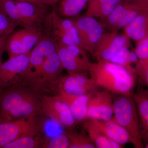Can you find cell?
Segmentation results:
<instances>
[{"instance_id": "1", "label": "cell", "mask_w": 148, "mask_h": 148, "mask_svg": "<svg viewBox=\"0 0 148 148\" xmlns=\"http://www.w3.org/2000/svg\"><path fill=\"white\" fill-rule=\"evenodd\" d=\"M40 93L14 85L0 91V121H9L42 115Z\"/></svg>"}, {"instance_id": "2", "label": "cell", "mask_w": 148, "mask_h": 148, "mask_svg": "<svg viewBox=\"0 0 148 148\" xmlns=\"http://www.w3.org/2000/svg\"><path fill=\"white\" fill-rule=\"evenodd\" d=\"M88 72L98 87L116 95H132L136 75L121 65L98 60L96 63H91Z\"/></svg>"}, {"instance_id": "3", "label": "cell", "mask_w": 148, "mask_h": 148, "mask_svg": "<svg viewBox=\"0 0 148 148\" xmlns=\"http://www.w3.org/2000/svg\"><path fill=\"white\" fill-rule=\"evenodd\" d=\"M113 100L114 120L128 133L136 148H143L140 121L132 95H117Z\"/></svg>"}, {"instance_id": "4", "label": "cell", "mask_w": 148, "mask_h": 148, "mask_svg": "<svg viewBox=\"0 0 148 148\" xmlns=\"http://www.w3.org/2000/svg\"><path fill=\"white\" fill-rule=\"evenodd\" d=\"M57 44L49 34H46L30 52L28 66L21 75L18 83L24 84L33 89L44 62L49 56L56 52Z\"/></svg>"}, {"instance_id": "5", "label": "cell", "mask_w": 148, "mask_h": 148, "mask_svg": "<svg viewBox=\"0 0 148 148\" xmlns=\"http://www.w3.org/2000/svg\"><path fill=\"white\" fill-rule=\"evenodd\" d=\"M47 34L48 22L42 26L24 27L14 31L7 40L5 51L9 58L28 53Z\"/></svg>"}, {"instance_id": "6", "label": "cell", "mask_w": 148, "mask_h": 148, "mask_svg": "<svg viewBox=\"0 0 148 148\" xmlns=\"http://www.w3.org/2000/svg\"><path fill=\"white\" fill-rule=\"evenodd\" d=\"M39 117L0 121V148L18 138L39 135L42 127Z\"/></svg>"}, {"instance_id": "7", "label": "cell", "mask_w": 148, "mask_h": 148, "mask_svg": "<svg viewBox=\"0 0 148 148\" xmlns=\"http://www.w3.org/2000/svg\"><path fill=\"white\" fill-rule=\"evenodd\" d=\"M42 115L49 118L63 128L72 130L77 123L68 105L58 95L40 94Z\"/></svg>"}, {"instance_id": "8", "label": "cell", "mask_w": 148, "mask_h": 148, "mask_svg": "<svg viewBox=\"0 0 148 148\" xmlns=\"http://www.w3.org/2000/svg\"><path fill=\"white\" fill-rule=\"evenodd\" d=\"M71 19L76 28L82 47L93 56L97 44L105 32L101 22L86 15H77Z\"/></svg>"}, {"instance_id": "9", "label": "cell", "mask_w": 148, "mask_h": 148, "mask_svg": "<svg viewBox=\"0 0 148 148\" xmlns=\"http://www.w3.org/2000/svg\"><path fill=\"white\" fill-rule=\"evenodd\" d=\"M49 35L57 44L75 45L82 47L76 28L72 19L60 16L53 7L50 13Z\"/></svg>"}, {"instance_id": "10", "label": "cell", "mask_w": 148, "mask_h": 148, "mask_svg": "<svg viewBox=\"0 0 148 148\" xmlns=\"http://www.w3.org/2000/svg\"><path fill=\"white\" fill-rule=\"evenodd\" d=\"M86 51L79 46L57 44L56 52L68 73L88 72L91 63Z\"/></svg>"}, {"instance_id": "11", "label": "cell", "mask_w": 148, "mask_h": 148, "mask_svg": "<svg viewBox=\"0 0 148 148\" xmlns=\"http://www.w3.org/2000/svg\"><path fill=\"white\" fill-rule=\"evenodd\" d=\"M118 32H104L96 46L94 57L111 62L123 49L130 46L129 38Z\"/></svg>"}, {"instance_id": "12", "label": "cell", "mask_w": 148, "mask_h": 148, "mask_svg": "<svg viewBox=\"0 0 148 148\" xmlns=\"http://www.w3.org/2000/svg\"><path fill=\"white\" fill-rule=\"evenodd\" d=\"M64 68L57 52L49 56L44 62L34 86V90L40 93L41 90H46L47 88L55 91L58 79L62 75Z\"/></svg>"}, {"instance_id": "13", "label": "cell", "mask_w": 148, "mask_h": 148, "mask_svg": "<svg viewBox=\"0 0 148 148\" xmlns=\"http://www.w3.org/2000/svg\"><path fill=\"white\" fill-rule=\"evenodd\" d=\"M30 52L9 58L0 64V90L16 84L28 66Z\"/></svg>"}, {"instance_id": "14", "label": "cell", "mask_w": 148, "mask_h": 148, "mask_svg": "<svg viewBox=\"0 0 148 148\" xmlns=\"http://www.w3.org/2000/svg\"><path fill=\"white\" fill-rule=\"evenodd\" d=\"M146 11H148V0H122L111 12L110 17L118 24V32Z\"/></svg>"}, {"instance_id": "15", "label": "cell", "mask_w": 148, "mask_h": 148, "mask_svg": "<svg viewBox=\"0 0 148 148\" xmlns=\"http://www.w3.org/2000/svg\"><path fill=\"white\" fill-rule=\"evenodd\" d=\"M113 116V105L110 92L105 90L92 93L88 103L86 119L109 121Z\"/></svg>"}, {"instance_id": "16", "label": "cell", "mask_w": 148, "mask_h": 148, "mask_svg": "<svg viewBox=\"0 0 148 148\" xmlns=\"http://www.w3.org/2000/svg\"><path fill=\"white\" fill-rule=\"evenodd\" d=\"M14 1L20 12L24 23V28L42 26L47 24L51 12H49L47 9L49 6Z\"/></svg>"}, {"instance_id": "17", "label": "cell", "mask_w": 148, "mask_h": 148, "mask_svg": "<svg viewBox=\"0 0 148 148\" xmlns=\"http://www.w3.org/2000/svg\"><path fill=\"white\" fill-rule=\"evenodd\" d=\"M88 119L103 135L120 145L123 146L127 143H132V140L127 131L114 120L103 121L95 119Z\"/></svg>"}, {"instance_id": "18", "label": "cell", "mask_w": 148, "mask_h": 148, "mask_svg": "<svg viewBox=\"0 0 148 148\" xmlns=\"http://www.w3.org/2000/svg\"><path fill=\"white\" fill-rule=\"evenodd\" d=\"M56 92L68 105L77 123L86 119L88 103L93 93L74 95L68 94L61 90H58Z\"/></svg>"}, {"instance_id": "19", "label": "cell", "mask_w": 148, "mask_h": 148, "mask_svg": "<svg viewBox=\"0 0 148 148\" xmlns=\"http://www.w3.org/2000/svg\"><path fill=\"white\" fill-rule=\"evenodd\" d=\"M124 34L135 42L148 36V11L135 17L124 27Z\"/></svg>"}, {"instance_id": "20", "label": "cell", "mask_w": 148, "mask_h": 148, "mask_svg": "<svg viewBox=\"0 0 148 148\" xmlns=\"http://www.w3.org/2000/svg\"><path fill=\"white\" fill-rule=\"evenodd\" d=\"M122 0H88L86 15L103 20Z\"/></svg>"}, {"instance_id": "21", "label": "cell", "mask_w": 148, "mask_h": 148, "mask_svg": "<svg viewBox=\"0 0 148 148\" xmlns=\"http://www.w3.org/2000/svg\"><path fill=\"white\" fill-rule=\"evenodd\" d=\"M138 116L140 119L142 138L148 140V92L147 90L140 89L133 95Z\"/></svg>"}, {"instance_id": "22", "label": "cell", "mask_w": 148, "mask_h": 148, "mask_svg": "<svg viewBox=\"0 0 148 148\" xmlns=\"http://www.w3.org/2000/svg\"><path fill=\"white\" fill-rule=\"evenodd\" d=\"M88 2V0H61L53 7L60 16L65 18L73 17L78 15Z\"/></svg>"}, {"instance_id": "23", "label": "cell", "mask_w": 148, "mask_h": 148, "mask_svg": "<svg viewBox=\"0 0 148 148\" xmlns=\"http://www.w3.org/2000/svg\"><path fill=\"white\" fill-rule=\"evenodd\" d=\"M61 90L64 92L74 95L86 94V92L77 82L73 75H61L58 79L55 91Z\"/></svg>"}, {"instance_id": "24", "label": "cell", "mask_w": 148, "mask_h": 148, "mask_svg": "<svg viewBox=\"0 0 148 148\" xmlns=\"http://www.w3.org/2000/svg\"><path fill=\"white\" fill-rule=\"evenodd\" d=\"M84 128L87 132L88 137L95 145V148H111L112 140L107 138L90 123L89 120H85Z\"/></svg>"}, {"instance_id": "25", "label": "cell", "mask_w": 148, "mask_h": 148, "mask_svg": "<svg viewBox=\"0 0 148 148\" xmlns=\"http://www.w3.org/2000/svg\"><path fill=\"white\" fill-rule=\"evenodd\" d=\"M0 13L17 26L24 28V23L19 10L13 0H0Z\"/></svg>"}, {"instance_id": "26", "label": "cell", "mask_w": 148, "mask_h": 148, "mask_svg": "<svg viewBox=\"0 0 148 148\" xmlns=\"http://www.w3.org/2000/svg\"><path fill=\"white\" fill-rule=\"evenodd\" d=\"M44 138L40 134L36 136L22 137L8 143L3 148H41Z\"/></svg>"}, {"instance_id": "27", "label": "cell", "mask_w": 148, "mask_h": 148, "mask_svg": "<svg viewBox=\"0 0 148 148\" xmlns=\"http://www.w3.org/2000/svg\"><path fill=\"white\" fill-rule=\"evenodd\" d=\"M66 133L69 137V148H95L88 136L83 133L73 132L72 130Z\"/></svg>"}, {"instance_id": "28", "label": "cell", "mask_w": 148, "mask_h": 148, "mask_svg": "<svg viewBox=\"0 0 148 148\" xmlns=\"http://www.w3.org/2000/svg\"><path fill=\"white\" fill-rule=\"evenodd\" d=\"M69 139L67 133L58 134L50 138H44L41 148H69Z\"/></svg>"}, {"instance_id": "29", "label": "cell", "mask_w": 148, "mask_h": 148, "mask_svg": "<svg viewBox=\"0 0 148 148\" xmlns=\"http://www.w3.org/2000/svg\"><path fill=\"white\" fill-rule=\"evenodd\" d=\"M88 72L74 73L69 75H73L86 92L88 93H93L98 91V87L94 83L91 78L88 76Z\"/></svg>"}, {"instance_id": "30", "label": "cell", "mask_w": 148, "mask_h": 148, "mask_svg": "<svg viewBox=\"0 0 148 148\" xmlns=\"http://www.w3.org/2000/svg\"><path fill=\"white\" fill-rule=\"evenodd\" d=\"M134 69L135 75L138 77L140 84L148 86V61H142L139 59L135 64Z\"/></svg>"}, {"instance_id": "31", "label": "cell", "mask_w": 148, "mask_h": 148, "mask_svg": "<svg viewBox=\"0 0 148 148\" xmlns=\"http://www.w3.org/2000/svg\"><path fill=\"white\" fill-rule=\"evenodd\" d=\"M135 43L136 46L134 52L138 59L148 61V36Z\"/></svg>"}, {"instance_id": "32", "label": "cell", "mask_w": 148, "mask_h": 148, "mask_svg": "<svg viewBox=\"0 0 148 148\" xmlns=\"http://www.w3.org/2000/svg\"><path fill=\"white\" fill-rule=\"evenodd\" d=\"M17 27L8 18L0 13V37L9 36Z\"/></svg>"}, {"instance_id": "33", "label": "cell", "mask_w": 148, "mask_h": 148, "mask_svg": "<svg viewBox=\"0 0 148 148\" xmlns=\"http://www.w3.org/2000/svg\"><path fill=\"white\" fill-rule=\"evenodd\" d=\"M9 36L0 37V64L2 63V56L4 51L5 50L6 43Z\"/></svg>"}, {"instance_id": "34", "label": "cell", "mask_w": 148, "mask_h": 148, "mask_svg": "<svg viewBox=\"0 0 148 148\" xmlns=\"http://www.w3.org/2000/svg\"><path fill=\"white\" fill-rule=\"evenodd\" d=\"M44 4L48 6H51L52 7H55L57 5L61 0H41Z\"/></svg>"}, {"instance_id": "35", "label": "cell", "mask_w": 148, "mask_h": 148, "mask_svg": "<svg viewBox=\"0 0 148 148\" xmlns=\"http://www.w3.org/2000/svg\"><path fill=\"white\" fill-rule=\"evenodd\" d=\"M14 1H18L26 2L38 5H45L43 3L41 0H14Z\"/></svg>"}, {"instance_id": "36", "label": "cell", "mask_w": 148, "mask_h": 148, "mask_svg": "<svg viewBox=\"0 0 148 148\" xmlns=\"http://www.w3.org/2000/svg\"><path fill=\"white\" fill-rule=\"evenodd\" d=\"M0 91H1V90H0Z\"/></svg>"}]
</instances>
